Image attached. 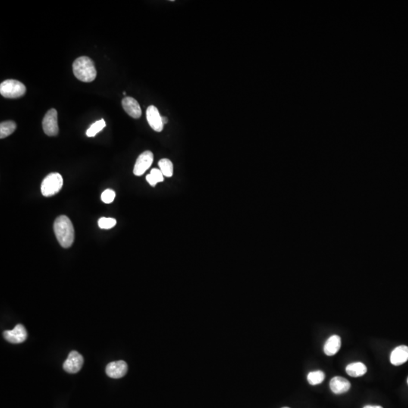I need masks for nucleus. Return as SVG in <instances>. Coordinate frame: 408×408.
Listing matches in <instances>:
<instances>
[{
  "mask_svg": "<svg viewBox=\"0 0 408 408\" xmlns=\"http://www.w3.org/2000/svg\"><path fill=\"white\" fill-rule=\"evenodd\" d=\"M83 365V358L79 352L73 351L69 354L67 359L63 365L64 371L70 374L79 372Z\"/></svg>",
  "mask_w": 408,
  "mask_h": 408,
  "instance_id": "obj_7",
  "label": "nucleus"
},
{
  "mask_svg": "<svg viewBox=\"0 0 408 408\" xmlns=\"http://www.w3.org/2000/svg\"><path fill=\"white\" fill-rule=\"evenodd\" d=\"M63 178L60 173H52L44 179L41 186V192L45 197H51L60 192L63 186Z\"/></svg>",
  "mask_w": 408,
  "mask_h": 408,
  "instance_id": "obj_3",
  "label": "nucleus"
},
{
  "mask_svg": "<svg viewBox=\"0 0 408 408\" xmlns=\"http://www.w3.org/2000/svg\"><path fill=\"white\" fill-rule=\"evenodd\" d=\"M154 160V155L150 151L142 153L136 160V164L133 169V173L136 176H140L143 175L151 167Z\"/></svg>",
  "mask_w": 408,
  "mask_h": 408,
  "instance_id": "obj_6",
  "label": "nucleus"
},
{
  "mask_svg": "<svg viewBox=\"0 0 408 408\" xmlns=\"http://www.w3.org/2000/svg\"></svg>",
  "mask_w": 408,
  "mask_h": 408,
  "instance_id": "obj_27",
  "label": "nucleus"
},
{
  "mask_svg": "<svg viewBox=\"0 0 408 408\" xmlns=\"http://www.w3.org/2000/svg\"><path fill=\"white\" fill-rule=\"evenodd\" d=\"M346 371L351 377H362L367 372V367L362 362H353L347 365Z\"/></svg>",
  "mask_w": 408,
  "mask_h": 408,
  "instance_id": "obj_15",
  "label": "nucleus"
},
{
  "mask_svg": "<svg viewBox=\"0 0 408 408\" xmlns=\"http://www.w3.org/2000/svg\"><path fill=\"white\" fill-rule=\"evenodd\" d=\"M147 120L149 123L150 126L155 131H162L164 129V123L162 121V117L160 114L158 108L154 105H151L147 108L146 111Z\"/></svg>",
  "mask_w": 408,
  "mask_h": 408,
  "instance_id": "obj_9",
  "label": "nucleus"
},
{
  "mask_svg": "<svg viewBox=\"0 0 408 408\" xmlns=\"http://www.w3.org/2000/svg\"><path fill=\"white\" fill-rule=\"evenodd\" d=\"M17 128V124L12 120L4 121L0 124V138L5 139L12 134Z\"/></svg>",
  "mask_w": 408,
  "mask_h": 408,
  "instance_id": "obj_16",
  "label": "nucleus"
},
{
  "mask_svg": "<svg viewBox=\"0 0 408 408\" xmlns=\"http://www.w3.org/2000/svg\"><path fill=\"white\" fill-rule=\"evenodd\" d=\"M122 106L130 117L134 119L140 118L142 116V109L139 102L132 97H126L122 100Z\"/></svg>",
  "mask_w": 408,
  "mask_h": 408,
  "instance_id": "obj_11",
  "label": "nucleus"
},
{
  "mask_svg": "<svg viewBox=\"0 0 408 408\" xmlns=\"http://www.w3.org/2000/svg\"><path fill=\"white\" fill-rule=\"evenodd\" d=\"M162 121L163 123H164V125L166 124V123H167V122H168V120H167V117H162Z\"/></svg>",
  "mask_w": 408,
  "mask_h": 408,
  "instance_id": "obj_24",
  "label": "nucleus"
},
{
  "mask_svg": "<svg viewBox=\"0 0 408 408\" xmlns=\"http://www.w3.org/2000/svg\"><path fill=\"white\" fill-rule=\"evenodd\" d=\"M146 180L151 186H155L157 183L164 181V175L161 170L152 169L150 174L147 175Z\"/></svg>",
  "mask_w": 408,
  "mask_h": 408,
  "instance_id": "obj_17",
  "label": "nucleus"
},
{
  "mask_svg": "<svg viewBox=\"0 0 408 408\" xmlns=\"http://www.w3.org/2000/svg\"><path fill=\"white\" fill-rule=\"evenodd\" d=\"M123 95H126V92H123Z\"/></svg>",
  "mask_w": 408,
  "mask_h": 408,
  "instance_id": "obj_25",
  "label": "nucleus"
},
{
  "mask_svg": "<svg viewBox=\"0 0 408 408\" xmlns=\"http://www.w3.org/2000/svg\"><path fill=\"white\" fill-rule=\"evenodd\" d=\"M325 378V374L323 371H312L308 374V381L311 385H318L321 384Z\"/></svg>",
  "mask_w": 408,
  "mask_h": 408,
  "instance_id": "obj_20",
  "label": "nucleus"
},
{
  "mask_svg": "<svg viewBox=\"0 0 408 408\" xmlns=\"http://www.w3.org/2000/svg\"><path fill=\"white\" fill-rule=\"evenodd\" d=\"M128 370L127 364L124 361L111 362L106 367V374L111 378H121L126 375Z\"/></svg>",
  "mask_w": 408,
  "mask_h": 408,
  "instance_id": "obj_10",
  "label": "nucleus"
},
{
  "mask_svg": "<svg viewBox=\"0 0 408 408\" xmlns=\"http://www.w3.org/2000/svg\"><path fill=\"white\" fill-rule=\"evenodd\" d=\"M289 408V407H284V408Z\"/></svg>",
  "mask_w": 408,
  "mask_h": 408,
  "instance_id": "obj_26",
  "label": "nucleus"
},
{
  "mask_svg": "<svg viewBox=\"0 0 408 408\" xmlns=\"http://www.w3.org/2000/svg\"><path fill=\"white\" fill-rule=\"evenodd\" d=\"M98 226L101 229L113 228L117 224V221L112 218H101L98 220Z\"/></svg>",
  "mask_w": 408,
  "mask_h": 408,
  "instance_id": "obj_21",
  "label": "nucleus"
},
{
  "mask_svg": "<svg viewBox=\"0 0 408 408\" xmlns=\"http://www.w3.org/2000/svg\"><path fill=\"white\" fill-rule=\"evenodd\" d=\"M73 74L80 81L91 83L96 78L97 71L93 61L89 57H80L73 64Z\"/></svg>",
  "mask_w": 408,
  "mask_h": 408,
  "instance_id": "obj_2",
  "label": "nucleus"
},
{
  "mask_svg": "<svg viewBox=\"0 0 408 408\" xmlns=\"http://www.w3.org/2000/svg\"><path fill=\"white\" fill-rule=\"evenodd\" d=\"M363 408H384L380 405H365Z\"/></svg>",
  "mask_w": 408,
  "mask_h": 408,
  "instance_id": "obj_23",
  "label": "nucleus"
},
{
  "mask_svg": "<svg viewBox=\"0 0 408 408\" xmlns=\"http://www.w3.org/2000/svg\"><path fill=\"white\" fill-rule=\"evenodd\" d=\"M4 337L9 343L13 344H19L23 343L27 338V331L24 326L17 324L13 330H5Z\"/></svg>",
  "mask_w": 408,
  "mask_h": 408,
  "instance_id": "obj_8",
  "label": "nucleus"
},
{
  "mask_svg": "<svg viewBox=\"0 0 408 408\" xmlns=\"http://www.w3.org/2000/svg\"><path fill=\"white\" fill-rule=\"evenodd\" d=\"M115 192L111 189H106L104 191L103 193L101 194V201H103L105 204H110V203L114 201L115 198Z\"/></svg>",
  "mask_w": 408,
  "mask_h": 408,
  "instance_id": "obj_22",
  "label": "nucleus"
},
{
  "mask_svg": "<svg viewBox=\"0 0 408 408\" xmlns=\"http://www.w3.org/2000/svg\"><path fill=\"white\" fill-rule=\"evenodd\" d=\"M341 347V339L339 336H331L326 341L324 346V352L328 356L336 355Z\"/></svg>",
  "mask_w": 408,
  "mask_h": 408,
  "instance_id": "obj_14",
  "label": "nucleus"
},
{
  "mask_svg": "<svg viewBox=\"0 0 408 408\" xmlns=\"http://www.w3.org/2000/svg\"><path fill=\"white\" fill-rule=\"evenodd\" d=\"M54 231L57 240L63 248H70L73 245L74 228L68 217L61 215L57 218L54 223Z\"/></svg>",
  "mask_w": 408,
  "mask_h": 408,
  "instance_id": "obj_1",
  "label": "nucleus"
},
{
  "mask_svg": "<svg viewBox=\"0 0 408 408\" xmlns=\"http://www.w3.org/2000/svg\"><path fill=\"white\" fill-rule=\"evenodd\" d=\"M44 133L48 136H55L58 134L59 127L58 124V112L56 110L50 109L42 120Z\"/></svg>",
  "mask_w": 408,
  "mask_h": 408,
  "instance_id": "obj_5",
  "label": "nucleus"
},
{
  "mask_svg": "<svg viewBox=\"0 0 408 408\" xmlns=\"http://www.w3.org/2000/svg\"><path fill=\"white\" fill-rule=\"evenodd\" d=\"M330 388L331 391L335 394H342L350 390V382L344 377L337 376L330 380Z\"/></svg>",
  "mask_w": 408,
  "mask_h": 408,
  "instance_id": "obj_12",
  "label": "nucleus"
},
{
  "mask_svg": "<svg viewBox=\"0 0 408 408\" xmlns=\"http://www.w3.org/2000/svg\"><path fill=\"white\" fill-rule=\"evenodd\" d=\"M26 91V86L15 80H5L0 85V93L7 98H20L25 95Z\"/></svg>",
  "mask_w": 408,
  "mask_h": 408,
  "instance_id": "obj_4",
  "label": "nucleus"
},
{
  "mask_svg": "<svg viewBox=\"0 0 408 408\" xmlns=\"http://www.w3.org/2000/svg\"><path fill=\"white\" fill-rule=\"evenodd\" d=\"M408 360V346H399L393 349L390 355V362L395 366H399Z\"/></svg>",
  "mask_w": 408,
  "mask_h": 408,
  "instance_id": "obj_13",
  "label": "nucleus"
},
{
  "mask_svg": "<svg viewBox=\"0 0 408 408\" xmlns=\"http://www.w3.org/2000/svg\"><path fill=\"white\" fill-rule=\"evenodd\" d=\"M160 170L162 172L163 175L167 177H171L173 174V163L167 158L161 159L158 163Z\"/></svg>",
  "mask_w": 408,
  "mask_h": 408,
  "instance_id": "obj_19",
  "label": "nucleus"
},
{
  "mask_svg": "<svg viewBox=\"0 0 408 408\" xmlns=\"http://www.w3.org/2000/svg\"><path fill=\"white\" fill-rule=\"evenodd\" d=\"M105 126H106V123H105V120L101 119V120H98L93 124L91 125L90 127L86 131V135H87L88 137H94L98 133H100L101 130H103Z\"/></svg>",
  "mask_w": 408,
  "mask_h": 408,
  "instance_id": "obj_18",
  "label": "nucleus"
}]
</instances>
